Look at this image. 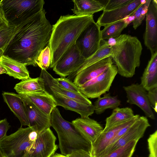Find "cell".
I'll list each match as a JSON object with an SVG mask.
<instances>
[{
	"mask_svg": "<svg viewBox=\"0 0 157 157\" xmlns=\"http://www.w3.org/2000/svg\"><path fill=\"white\" fill-rule=\"evenodd\" d=\"M43 9L17 26L3 55L25 65L36 66L40 52L48 43L52 26Z\"/></svg>",
	"mask_w": 157,
	"mask_h": 157,
	"instance_id": "cell-1",
	"label": "cell"
},
{
	"mask_svg": "<svg viewBox=\"0 0 157 157\" xmlns=\"http://www.w3.org/2000/svg\"><path fill=\"white\" fill-rule=\"evenodd\" d=\"M93 21V15L60 17L52 26L48 43L51 52V68L53 67L63 54L75 43L82 30Z\"/></svg>",
	"mask_w": 157,
	"mask_h": 157,
	"instance_id": "cell-2",
	"label": "cell"
},
{
	"mask_svg": "<svg viewBox=\"0 0 157 157\" xmlns=\"http://www.w3.org/2000/svg\"><path fill=\"white\" fill-rule=\"evenodd\" d=\"M142 49L140 42L135 36L124 34L117 37L116 44L111 47V56L118 73L124 77H132L140 65Z\"/></svg>",
	"mask_w": 157,
	"mask_h": 157,
	"instance_id": "cell-3",
	"label": "cell"
},
{
	"mask_svg": "<svg viewBox=\"0 0 157 157\" xmlns=\"http://www.w3.org/2000/svg\"><path fill=\"white\" fill-rule=\"evenodd\" d=\"M51 126L56 132L61 154L67 155L82 150L91 154L92 144L86 139L72 123L65 120L56 107L51 114Z\"/></svg>",
	"mask_w": 157,
	"mask_h": 157,
	"instance_id": "cell-4",
	"label": "cell"
},
{
	"mask_svg": "<svg viewBox=\"0 0 157 157\" xmlns=\"http://www.w3.org/2000/svg\"><path fill=\"white\" fill-rule=\"evenodd\" d=\"M43 0H2L0 6L8 24L17 26L43 9Z\"/></svg>",
	"mask_w": 157,
	"mask_h": 157,
	"instance_id": "cell-5",
	"label": "cell"
},
{
	"mask_svg": "<svg viewBox=\"0 0 157 157\" xmlns=\"http://www.w3.org/2000/svg\"><path fill=\"white\" fill-rule=\"evenodd\" d=\"M37 135L32 127H21L0 141V150L4 157H24Z\"/></svg>",
	"mask_w": 157,
	"mask_h": 157,
	"instance_id": "cell-6",
	"label": "cell"
},
{
	"mask_svg": "<svg viewBox=\"0 0 157 157\" xmlns=\"http://www.w3.org/2000/svg\"><path fill=\"white\" fill-rule=\"evenodd\" d=\"M117 73V66L113 64L102 73L79 87L81 93L88 98L100 97L109 91Z\"/></svg>",
	"mask_w": 157,
	"mask_h": 157,
	"instance_id": "cell-7",
	"label": "cell"
},
{
	"mask_svg": "<svg viewBox=\"0 0 157 157\" xmlns=\"http://www.w3.org/2000/svg\"><path fill=\"white\" fill-rule=\"evenodd\" d=\"M101 31L100 27L94 21L85 28L77 39L75 44L86 59L99 49L102 40Z\"/></svg>",
	"mask_w": 157,
	"mask_h": 157,
	"instance_id": "cell-8",
	"label": "cell"
},
{
	"mask_svg": "<svg viewBox=\"0 0 157 157\" xmlns=\"http://www.w3.org/2000/svg\"><path fill=\"white\" fill-rule=\"evenodd\" d=\"M86 59L75 43L63 54L52 68L53 70L61 77H65L77 71Z\"/></svg>",
	"mask_w": 157,
	"mask_h": 157,
	"instance_id": "cell-9",
	"label": "cell"
},
{
	"mask_svg": "<svg viewBox=\"0 0 157 157\" xmlns=\"http://www.w3.org/2000/svg\"><path fill=\"white\" fill-rule=\"evenodd\" d=\"M56 138L50 129L38 134L24 157H52L58 148Z\"/></svg>",
	"mask_w": 157,
	"mask_h": 157,
	"instance_id": "cell-10",
	"label": "cell"
},
{
	"mask_svg": "<svg viewBox=\"0 0 157 157\" xmlns=\"http://www.w3.org/2000/svg\"><path fill=\"white\" fill-rule=\"evenodd\" d=\"M150 126V124L147 117L140 116L120 138L108 146L98 157H102L131 140L138 141L143 136L146 130Z\"/></svg>",
	"mask_w": 157,
	"mask_h": 157,
	"instance_id": "cell-11",
	"label": "cell"
},
{
	"mask_svg": "<svg viewBox=\"0 0 157 157\" xmlns=\"http://www.w3.org/2000/svg\"><path fill=\"white\" fill-rule=\"evenodd\" d=\"M123 88L126 94L127 102L135 105L144 113L146 117L152 120L155 119V115L148 99L147 91L138 83L132 84Z\"/></svg>",
	"mask_w": 157,
	"mask_h": 157,
	"instance_id": "cell-12",
	"label": "cell"
},
{
	"mask_svg": "<svg viewBox=\"0 0 157 157\" xmlns=\"http://www.w3.org/2000/svg\"><path fill=\"white\" fill-rule=\"evenodd\" d=\"M113 64L112 58L109 56L80 68L70 75L73 77V83L79 87L102 73Z\"/></svg>",
	"mask_w": 157,
	"mask_h": 157,
	"instance_id": "cell-13",
	"label": "cell"
},
{
	"mask_svg": "<svg viewBox=\"0 0 157 157\" xmlns=\"http://www.w3.org/2000/svg\"><path fill=\"white\" fill-rule=\"evenodd\" d=\"M144 44L151 54L157 52V1L152 0L146 14Z\"/></svg>",
	"mask_w": 157,
	"mask_h": 157,
	"instance_id": "cell-14",
	"label": "cell"
},
{
	"mask_svg": "<svg viewBox=\"0 0 157 157\" xmlns=\"http://www.w3.org/2000/svg\"><path fill=\"white\" fill-rule=\"evenodd\" d=\"M21 98L26 109L29 127H32L38 134L51 126V115L44 113L29 101Z\"/></svg>",
	"mask_w": 157,
	"mask_h": 157,
	"instance_id": "cell-15",
	"label": "cell"
},
{
	"mask_svg": "<svg viewBox=\"0 0 157 157\" xmlns=\"http://www.w3.org/2000/svg\"><path fill=\"white\" fill-rule=\"evenodd\" d=\"M141 4L140 0H133L132 2L119 8L103 11L96 23L100 27H105L123 20L133 15Z\"/></svg>",
	"mask_w": 157,
	"mask_h": 157,
	"instance_id": "cell-16",
	"label": "cell"
},
{
	"mask_svg": "<svg viewBox=\"0 0 157 157\" xmlns=\"http://www.w3.org/2000/svg\"><path fill=\"white\" fill-rule=\"evenodd\" d=\"M140 116L135 115L131 119L121 123L105 132H102L92 144L91 154L93 157L99 155L109 145L111 142L118 131L129 124L137 120Z\"/></svg>",
	"mask_w": 157,
	"mask_h": 157,
	"instance_id": "cell-17",
	"label": "cell"
},
{
	"mask_svg": "<svg viewBox=\"0 0 157 157\" xmlns=\"http://www.w3.org/2000/svg\"><path fill=\"white\" fill-rule=\"evenodd\" d=\"M45 90L53 97L57 106H60L66 110L75 112L81 117L86 118L92 115L94 112V105H88L68 98L48 88Z\"/></svg>",
	"mask_w": 157,
	"mask_h": 157,
	"instance_id": "cell-18",
	"label": "cell"
},
{
	"mask_svg": "<svg viewBox=\"0 0 157 157\" xmlns=\"http://www.w3.org/2000/svg\"><path fill=\"white\" fill-rule=\"evenodd\" d=\"M40 77L44 82L45 89L48 88L71 99L90 105L91 101L81 93L72 92L65 90L59 86L56 78H54L46 70L41 69Z\"/></svg>",
	"mask_w": 157,
	"mask_h": 157,
	"instance_id": "cell-19",
	"label": "cell"
},
{
	"mask_svg": "<svg viewBox=\"0 0 157 157\" xmlns=\"http://www.w3.org/2000/svg\"><path fill=\"white\" fill-rule=\"evenodd\" d=\"M72 123L82 135L92 144L103 130L99 123L89 117L76 118L73 120Z\"/></svg>",
	"mask_w": 157,
	"mask_h": 157,
	"instance_id": "cell-20",
	"label": "cell"
},
{
	"mask_svg": "<svg viewBox=\"0 0 157 157\" xmlns=\"http://www.w3.org/2000/svg\"><path fill=\"white\" fill-rule=\"evenodd\" d=\"M4 101L19 120L21 127L29 124L26 109L21 98L18 94L13 93L4 92L2 94Z\"/></svg>",
	"mask_w": 157,
	"mask_h": 157,
	"instance_id": "cell-21",
	"label": "cell"
},
{
	"mask_svg": "<svg viewBox=\"0 0 157 157\" xmlns=\"http://www.w3.org/2000/svg\"><path fill=\"white\" fill-rule=\"evenodd\" d=\"M19 94L48 115H51L52 110L57 106L52 96L45 90L37 93Z\"/></svg>",
	"mask_w": 157,
	"mask_h": 157,
	"instance_id": "cell-22",
	"label": "cell"
},
{
	"mask_svg": "<svg viewBox=\"0 0 157 157\" xmlns=\"http://www.w3.org/2000/svg\"><path fill=\"white\" fill-rule=\"evenodd\" d=\"M0 65L7 71V74L15 78L23 80L29 77L26 66L8 56L3 55L0 59Z\"/></svg>",
	"mask_w": 157,
	"mask_h": 157,
	"instance_id": "cell-23",
	"label": "cell"
},
{
	"mask_svg": "<svg viewBox=\"0 0 157 157\" xmlns=\"http://www.w3.org/2000/svg\"><path fill=\"white\" fill-rule=\"evenodd\" d=\"M140 84L147 91L157 87V52L151 54L141 77Z\"/></svg>",
	"mask_w": 157,
	"mask_h": 157,
	"instance_id": "cell-24",
	"label": "cell"
},
{
	"mask_svg": "<svg viewBox=\"0 0 157 157\" xmlns=\"http://www.w3.org/2000/svg\"><path fill=\"white\" fill-rule=\"evenodd\" d=\"M74 6L71 10L75 15L83 16L93 15L103 10L104 5L95 0H73Z\"/></svg>",
	"mask_w": 157,
	"mask_h": 157,
	"instance_id": "cell-25",
	"label": "cell"
},
{
	"mask_svg": "<svg viewBox=\"0 0 157 157\" xmlns=\"http://www.w3.org/2000/svg\"><path fill=\"white\" fill-rule=\"evenodd\" d=\"M14 89L18 94H27L39 93L45 91L44 82L40 77H30L21 80L16 84Z\"/></svg>",
	"mask_w": 157,
	"mask_h": 157,
	"instance_id": "cell-26",
	"label": "cell"
},
{
	"mask_svg": "<svg viewBox=\"0 0 157 157\" xmlns=\"http://www.w3.org/2000/svg\"><path fill=\"white\" fill-rule=\"evenodd\" d=\"M135 115L132 109L128 107H118L113 109L111 115L106 119L105 127L102 132H106L114 126L131 119Z\"/></svg>",
	"mask_w": 157,
	"mask_h": 157,
	"instance_id": "cell-27",
	"label": "cell"
},
{
	"mask_svg": "<svg viewBox=\"0 0 157 157\" xmlns=\"http://www.w3.org/2000/svg\"><path fill=\"white\" fill-rule=\"evenodd\" d=\"M121 104V101L117 97L105 94L103 97L98 98L94 103V112L97 115L101 114L107 109H113L118 107Z\"/></svg>",
	"mask_w": 157,
	"mask_h": 157,
	"instance_id": "cell-28",
	"label": "cell"
},
{
	"mask_svg": "<svg viewBox=\"0 0 157 157\" xmlns=\"http://www.w3.org/2000/svg\"><path fill=\"white\" fill-rule=\"evenodd\" d=\"M128 25L122 20L105 26L101 31L102 40L119 36Z\"/></svg>",
	"mask_w": 157,
	"mask_h": 157,
	"instance_id": "cell-29",
	"label": "cell"
},
{
	"mask_svg": "<svg viewBox=\"0 0 157 157\" xmlns=\"http://www.w3.org/2000/svg\"><path fill=\"white\" fill-rule=\"evenodd\" d=\"M138 141L131 140L102 157H131Z\"/></svg>",
	"mask_w": 157,
	"mask_h": 157,
	"instance_id": "cell-30",
	"label": "cell"
},
{
	"mask_svg": "<svg viewBox=\"0 0 157 157\" xmlns=\"http://www.w3.org/2000/svg\"><path fill=\"white\" fill-rule=\"evenodd\" d=\"M111 47L108 46L105 41L102 44H101L99 49L96 53L86 59L79 69L84 68L105 58L111 56Z\"/></svg>",
	"mask_w": 157,
	"mask_h": 157,
	"instance_id": "cell-31",
	"label": "cell"
},
{
	"mask_svg": "<svg viewBox=\"0 0 157 157\" xmlns=\"http://www.w3.org/2000/svg\"><path fill=\"white\" fill-rule=\"evenodd\" d=\"M17 26L4 24L0 27V49L4 50L13 36Z\"/></svg>",
	"mask_w": 157,
	"mask_h": 157,
	"instance_id": "cell-32",
	"label": "cell"
},
{
	"mask_svg": "<svg viewBox=\"0 0 157 157\" xmlns=\"http://www.w3.org/2000/svg\"><path fill=\"white\" fill-rule=\"evenodd\" d=\"M51 52L49 46L47 45L40 52L36 60V63L41 69L46 70L50 67Z\"/></svg>",
	"mask_w": 157,
	"mask_h": 157,
	"instance_id": "cell-33",
	"label": "cell"
},
{
	"mask_svg": "<svg viewBox=\"0 0 157 157\" xmlns=\"http://www.w3.org/2000/svg\"><path fill=\"white\" fill-rule=\"evenodd\" d=\"M151 1L147 0L145 3L141 4L133 14L134 17V19L132 22L133 26L135 29L141 25L146 15Z\"/></svg>",
	"mask_w": 157,
	"mask_h": 157,
	"instance_id": "cell-34",
	"label": "cell"
},
{
	"mask_svg": "<svg viewBox=\"0 0 157 157\" xmlns=\"http://www.w3.org/2000/svg\"><path fill=\"white\" fill-rule=\"evenodd\" d=\"M56 79L58 85L61 88L70 91L81 93L79 88L68 78L61 77Z\"/></svg>",
	"mask_w": 157,
	"mask_h": 157,
	"instance_id": "cell-35",
	"label": "cell"
},
{
	"mask_svg": "<svg viewBox=\"0 0 157 157\" xmlns=\"http://www.w3.org/2000/svg\"><path fill=\"white\" fill-rule=\"evenodd\" d=\"M148 157H157V130L150 135L147 139Z\"/></svg>",
	"mask_w": 157,
	"mask_h": 157,
	"instance_id": "cell-36",
	"label": "cell"
},
{
	"mask_svg": "<svg viewBox=\"0 0 157 157\" xmlns=\"http://www.w3.org/2000/svg\"><path fill=\"white\" fill-rule=\"evenodd\" d=\"M133 0H109L104 5L103 11L112 10L123 6L132 2Z\"/></svg>",
	"mask_w": 157,
	"mask_h": 157,
	"instance_id": "cell-37",
	"label": "cell"
},
{
	"mask_svg": "<svg viewBox=\"0 0 157 157\" xmlns=\"http://www.w3.org/2000/svg\"><path fill=\"white\" fill-rule=\"evenodd\" d=\"M147 96L152 108L157 112V87L147 91Z\"/></svg>",
	"mask_w": 157,
	"mask_h": 157,
	"instance_id": "cell-38",
	"label": "cell"
},
{
	"mask_svg": "<svg viewBox=\"0 0 157 157\" xmlns=\"http://www.w3.org/2000/svg\"><path fill=\"white\" fill-rule=\"evenodd\" d=\"M10 126L6 118L0 120V141L6 135Z\"/></svg>",
	"mask_w": 157,
	"mask_h": 157,
	"instance_id": "cell-39",
	"label": "cell"
},
{
	"mask_svg": "<svg viewBox=\"0 0 157 157\" xmlns=\"http://www.w3.org/2000/svg\"><path fill=\"white\" fill-rule=\"evenodd\" d=\"M67 156V157H93L90 153L82 150L76 151Z\"/></svg>",
	"mask_w": 157,
	"mask_h": 157,
	"instance_id": "cell-40",
	"label": "cell"
},
{
	"mask_svg": "<svg viewBox=\"0 0 157 157\" xmlns=\"http://www.w3.org/2000/svg\"><path fill=\"white\" fill-rule=\"evenodd\" d=\"M4 24H9L6 21L0 6V27Z\"/></svg>",
	"mask_w": 157,
	"mask_h": 157,
	"instance_id": "cell-41",
	"label": "cell"
},
{
	"mask_svg": "<svg viewBox=\"0 0 157 157\" xmlns=\"http://www.w3.org/2000/svg\"><path fill=\"white\" fill-rule=\"evenodd\" d=\"M52 157H67V155H65L62 154L56 153Z\"/></svg>",
	"mask_w": 157,
	"mask_h": 157,
	"instance_id": "cell-42",
	"label": "cell"
},
{
	"mask_svg": "<svg viewBox=\"0 0 157 157\" xmlns=\"http://www.w3.org/2000/svg\"><path fill=\"white\" fill-rule=\"evenodd\" d=\"M4 73L6 74L7 71L4 67L0 65V74Z\"/></svg>",
	"mask_w": 157,
	"mask_h": 157,
	"instance_id": "cell-43",
	"label": "cell"
},
{
	"mask_svg": "<svg viewBox=\"0 0 157 157\" xmlns=\"http://www.w3.org/2000/svg\"><path fill=\"white\" fill-rule=\"evenodd\" d=\"M4 53V50L2 49H0V59L3 55Z\"/></svg>",
	"mask_w": 157,
	"mask_h": 157,
	"instance_id": "cell-44",
	"label": "cell"
},
{
	"mask_svg": "<svg viewBox=\"0 0 157 157\" xmlns=\"http://www.w3.org/2000/svg\"><path fill=\"white\" fill-rule=\"evenodd\" d=\"M0 157H4L1 151L0 150Z\"/></svg>",
	"mask_w": 157,
	"mask_h": 157,
	"instance_id": "cell-45",
	"label": "cell"
},
{
	"mask_svg": "<svg viewBox=\"0 0 157 157\" xmlns=\"http://www.w3.org/2000/svg\"></svg>",
	"mask_w": 157,
	"mask_h": 157,
	"instance_id": "cell-46",
	"label": "cell"
}]
</instances>
